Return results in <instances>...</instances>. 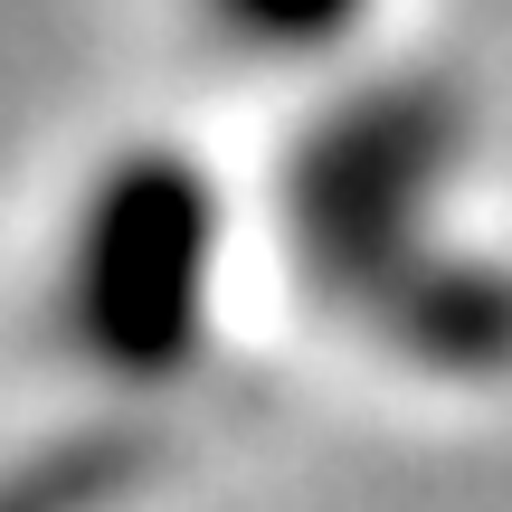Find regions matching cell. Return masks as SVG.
<instances>
[{"mask_svg": "<svg viewBox=\"0 0 512 512\" xmlns=\"http://www.w3.org/2000/svg\"><path fill=\"white\" fill-rule=\"evenodd\" d=\"M475 152L484 124L456 76L389 67L304 114L275 162L294 285L437 389L512 380V247L456 219Z\"/></svg>", "mask_w": 512, "mask_h": 512, "instance_id": "cell-1", "label": "cell"}, {"mask_svg": "<svg viewBox=\"0 0 512 512\" xmlns=\"http://www.w3.org/2000/svg\"><path fill=\"white\" fill-rule=\"evenodd\" d=\"M228 294V190L190 143H124L76 181L48 247V323L86 380L171 389L209 361Z\"/></svg>", "mask_w": 512, "mask_h": 512, "instance_id": "cell-2", "label": "cell"}, {"mask_svg": "<svg viewBox=\"0 0 512 512\" xmlns=\"http://www.w3.org/2000/svg\"><path fill=\"white\" fill-rule=\"evenodd\" d=\"M152 475V446L133 427H76L0 465V512H124Z\"/></svg>", "mask_w": 512, "mask_h": 512, "instance_id": "cell-3", "label": "cell"}, {"mask_svg": "<svg viewBox=\"0 0 512 512\" xmlns=\"http://www.w3.org/2000/svg\"><path fill=\"white\" fill-rule=\"evenodd\" d=\"M190 10L247 67H332L380 19V0H190Z\"/></svg>", "mask_w": 512, "mask_h": 512, "instance_id": "cell-4", "label": "cell"}]
</instances>
